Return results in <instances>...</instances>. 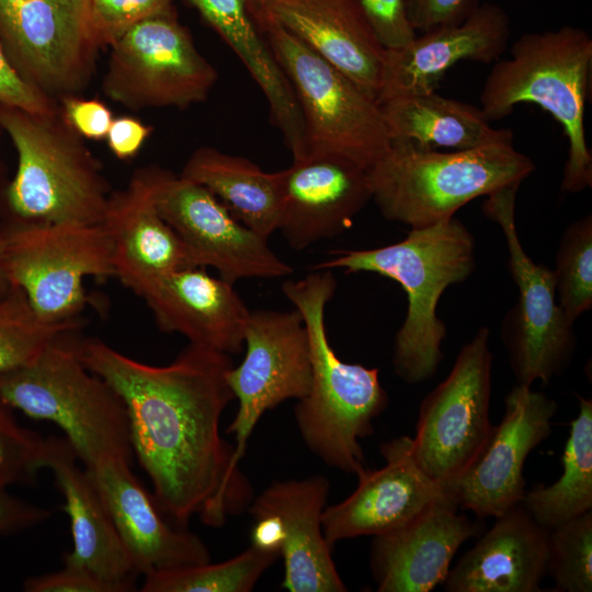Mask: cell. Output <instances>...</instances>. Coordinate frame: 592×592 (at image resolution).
Here are the masks:
<instances>
[{
  "label": "cell",
  "instance_id": "obj_31",
  "mask_svg": "<svg viewBox=\"0 0 592 592\" xmlns=\"http://www.w3.org/2000/svg\"><path fill=\"white\" fill-rule=\"evenodd\" d=\"M578 415L572 420L562 453V473L549 486L525 491L521 504L544 528L551 530L592 510V400L577 395Z\"/></svg>",
  "mask_w": 592,
  "mask_h": 592
},
{
  "label": "cell",
  "instance_id": "obj_30",
  "mask_svg": "<svg viewBox=\"0 0 592 592\" xmlns=\"http://www.w3.org/2000/svg\"><path fill=\"white\" fill-rule=\"evenodd\" d=\"M180 175L206 187L260 237L269 239L278 229L280 171L265 172L244 157L201 147L190 156Z\"/></svg>",
  "mask_w": 592,
  "mask_h": 592
},
{
  "label": "cell",
  "instance_id": "obj_12",
  "mask_svg": "<svg viewBox=\"0 0 592 592\" xmlns=\"http://www.w3.org/2000/svg\"><path fill=\"white\" fill-rule=\"evenodd\" d=\"M489 338V329L479 328L460 349L446 378L419 407L412 453L421 469L442 488L473 462L491 428L493 356Z\"/></svg>",
  "mask_w": 592,
  "mask_h": 592
},
{
  "label": "cell",
  "instance_id": "obj_8",
  "mask_svg": "<svg viewBox=\"0 0 592 592\" xmlns=\"http://www.w3.org/2000/svg\"><path fill=\"white\" fill-rule=\"evenodd\" d=\"M250 9L300 107L304 158L332 155L368 170L391 143L380 105L264 10Z\"/></svg>",
  "mask_w": 592,
  "mask_h": 592
},
{
  "label": "cell",
  "instance_id": "obj_25",
  "mask_svg": "<svg viewBox=\"0 0 592 592\" xmlns=\"http://www.w3.org/2000/svg\"><path fill=\"white\" fill-rule=\"evenodd\" d=\"M254 9L264 10L377 101L386 48L356 0H271Z\"/></svg>",
  "mask_w": 592,
  "mask_h": 592
},
{
  "label": "cell",
  "instance_id": "obj_19",
  "mask_svg": "<svg viewBox=\"0 0 592 592\" xmlns=\"http://www.w3.org/2000/svg\"><path fill=\"white\" fill-rule=\"evenodd\" d=\"M278 229L296 251L346 231L372 201L367 170L338 156L293 160L280 171Z\"/></svg>",
  "mask_w": 592,
  "mask_h": 592
},
{
  "label": "cell",
  "instance_id": "obj_16",
  "mask_svg": "<svg viewBox=\"0 0 592 592\" xmlns=\"http://www.w3.org/2000/svg\"><path fill=\"white\" fill-rule=\"evenodd\" d=\"M329 489L321 475L274 481L247 508L255 522L251 544L280 553L289 592L348 591L322 530Z\"/></svg>",
  "mask_w": 592,
  "mask_h": 592
},
{
  "label": "cell",
  "instance_id": "obj_26",
  "mask_svg": "<svg viewBox=\"0 0 592 592\" xmlns=\"http://www.w3.org/2000/svg\"><path fill=\"white\" fill-rule=\"evenodd\" d=\"M112 244L114 276L136 295L155 278L195 267L174 229L159 214L148 168L112 192L101 224Z\"/></svg>",
  "mask_w": 592,
  "mask_h": 592
},
{
  "label": "cell",
  "instance_id": "obj_29",
  "mask_svg": "<svg viewBox=\"0 0 592 592\" xmlns=\"http://www.w3.org/2000/svg\"><path fill=\"white\" fill-rule=\"evenodd\" d=\"M379 105L391 140L454 150L513 143L512 132L491 127L480 107L435 91L396 96Z\"/></svg>",
  "mask_w": 592,
  "mask_h": 592
},
{
  "label": "cell",
  "instance_id": "obj_40",
  "mask_svg": "<svg viewBox=\"0 0 592 592\" xmlns=\"http://www.w3.org/2000/svg\"><path fill=\"white\" fill-rule=\"evenodd\" d=\"M26 592H111L109 587L84 567L65 562L59 571L27 578Z\"/></svg>",
  "mask_w": 592,
  "mask_h": 592
},
{
  "label": "cell",
  "instance_id": "obj_43",
  "mask_svg": "<svg viewBox=\"0 0 592 592\" xmlns=\"http://www.w3.org/2000/svg\"><path fill=\"white\" fill-rule=\"evenodd\" d=\"M50 512L25 502L0 486V535L14 534L49 519Z\"/></svg>",
  "mask_w": 592,
  "mask_h": 592
},
{
  "label": "cell",
  "instance_id": "obj_14",
  "mask_svg": "<svg viewBox=\"0 0 592 592\" xmlns=\"http://www.w3.org/2000/svg\"><path fill=\"white\" fill-rule=\"evenodd\" d=\"M244 344L243 361L232 365L226 375L239 403L226 430L236 439L232 462L237 468L261 417L285 400H299L311 384L308 337L297 309L250 310Z\"/></svg>",
  "mask_w": 592,
  "mask_h": 592
},
{
  "label": "cell",
  "instance_id": "obj_41",
  "mask_svg": "<svg viewBox=\"0 0 592 592\" xmlns=\"http://www.w3.org/2000/svg\"><path fill=\"white\" fill-rule=\"evenodd\" d=\"M406 3L415 32L460 22L479 4L478 0H406Z\"/></svg>",
  "mask_w": 592,
  "mask_h": 592
},
{
  "label": "cell",
  "instance_id": "obj_45",
  "mask_svg": "<svg viewBox=\"0 0 592 592\" xmlns=\"http://www.w3.org/2000/svg\"><path fill=\"white\" fill-rule=\"evenodd\" d=\"M4 225L0 226V299H2L12 288V285L8 278L5 267H4V261H3V252H4Z\"/></svg>",
  "mask_w": 592,
  "mask_h": 592
},
{
  "label": "cell",
  "instance_id": "obj_2",
  "mask_svg": "<svg viewBox=\"0 0 592 592\" xmlns=\"http://www.w3.org/2000/svg\"><path fill=\"white\" fill-rule=\"evenodd\" d=\"M475 239L455 216L434 225L411 228L407 237L388 246L330 251L315 270L345 273L373 272L400 284L407 294L406 318L392 345L397 376L414 385L432 378L444 354L446 325L437 316L444 291L467 280L476 267Z\"/></svg>",
  "mask_w": 592,
  "mask_h": 592
},
{
  "label": "cell",
  "instance_id": "obj_44",
  "mask_svg": "<svg viewBox=\"0 0 592 592\" xmlns=\"http://www.w3.org/2000/svg\"><path fill=\"white\" fill-rule=\"evenodd\" d=\"M152 128L136 118L124 116L112 121L106 135L111 151L119 159L134 157Z\"/></svg>",
  "mask_w": 592,
  "mask_h": 592
},
{
  "label": "cell",
  "instance_id": "obj_33",
  "mask_svg": "<svg viewBox=\"0 0 592 592\" xmlns=\"http://www.w3.org/2000/svg\"><path fill=\"white\" fill-rule=\"evenodd\" d=\"M79 326L80 322H44L34 312L23 292L12 286L0 299V376L30 364L52 342Z\"/></svg>",
  "mask_w": 592,
  "mask_h": 592
},
{
  "label": "cell",
  "instance_id": "obj_34",
  "mask_svg": "<svg viewBox=\"0 0 592 592\" xmlns=\"http://www.w3.org/2000/svg\"><path fill=\"white\" fill-rule=\"evenodd\" d=\"M556 295L567 318L574 322L592 307V216L573 221L563 231L554 270Z\"/></svg>",
  "mask_w": 592,
  "mask_h": 592
},
{
  "label": "cell",
  "instance_id": "obj_24",
  "mask_svg": "<svg viewBox=\"0 0 592 592\" xmlns=\"http://www.w3.org/2000/svg\"><path fill=\"white\" fill-rule=\"evenodd\" d=\"M79 463L66 439H45L42 469L52 471L65 499L62 509L70 521L73 546L64 555V561L84 567L111 592L133 591L139 573L118 537L92 477Z\"/></svg>",
  "mask_w": 592,
  "mask_h": 592
},
{
  "label": "cell",
  "instance_id": "obj_23",
  "mask_svg": "<svg viewBox=\"0 0 592 592\" xmlns=\"http://www.w3.org/2000/svg\"><path fill=\"white\" fill-rule=\"evenodd\" d=\"M231 284L204 267L175 271L149 282L137 296L163 332L228 355L241 352L250 310Z\"/></svg>",
  "mask_w": 592,
  "mask_h": 592
},
{
  "label": "cell",
  "instance_id": "obj_35",
  "mask_svg": "<svg viewBox=\"0 0 592 592\" xmlns=\"http://www.w3.org/2000/svg\"><path fill=\"white\" fill-rule=\"evenodd\" d=\"M547 576L556 591H592L591 511L548 530Z\"/></svg>",
  "mask_w": 592,
  "mask_h": 592
},
{
  "label": "cell",
  "instance_id": "obj_11",
  "mask_svg": "<svg viewBox=\"0 0 592 592\" xmlns=\"http://www.w3.org/2000/svg\"><path fill=\"white\" fill-rule=\"evenodd\" d=\"M110 47L104 93L133 110L203 102L218 77L173 10L137 23Z\"/></svg>",
  "mask_w": 592,
  "mask_h": 592
},
{
  "label": "cell",
  "instance_id": "obj_18",
  "mask_svg": "<svg viewBox=\"0 0 592 592\" xmlns=\"http://www.w3.org/2000/svg\"><path fill=\"white\" fill-rule=\"evenodd\" d=\"M380 453L385 460L382 468L366 467L356 476L357 486L346 499L325 508L322 530L331 546L388 532L433 502L449 498L415 462L410 436L383 443Z\"/></svg>",
  "mask_w": 592,
  "mask_h": 592
},
{
  "label": "cell",
  "instance_id": "obj_10",
  "mask_svg": "<svg viewBox=\"0 0 592 592\" xmlns=\"http://www.w3.org/2000/svg\"><path fill=\"white\" fill-rule=\"evenodd\" d=\"M520 183L486 196L485 216L502 229L508 269L517 288V300L506 314L501 337L519 385L548 384L570 364L577 348L571 322L556 301L554 270L535 263L524 251L515 226Z\"/></svg>",
  "mask_w": 592,
  "mask_h": 592
},
{
  "label": "cell",
  "instance_id": "obj_37",
  "mask_svg": "<svg viewBox=\"0 0 592 592\" xmlns=\"http://www.w3.org/2000/svg\"><path fill=\"white\" fill-rule=\"evenodd\" d=\"M173 0H90L89 26L98 48L111 46L137 23L173 10Z\"/></svg>",
  "mask_w": 592,
  "mask_h": 592
},
{
  "label": "cell",
  "instance_id": "obj_27",
  "mask_svg": "<svg viewBox=\"0 0 592 592\" xmlns=\"http://www.w3.org/2000/svg\"><path fill=\"white\" fill-rule=\"evenodd\" d=\"M442 585L447 592H538L547 577L548 530L521 503L494 517Z\"/></svg>",
  "mask_w": 592,
  "mask_h": 592
},
{
  "label": "cell",
  "instance_id": "obj_13",
  "mask_svg": "<svg viewBox=\"0 0 592 592\" xmlns=\"http://www.w3.org/2000/svg\"><path fill=\"white\" fill-rule=\"evenodd\" d=\"M148 172L155 205L195 267H214L231 284L293 273L267 239L239 223L206 187L159 168H148Z\"/></svg>",
  "mask_w": 592,
  "mask_h": 592
},
{
  "label": "cell",
  "instance_id": "obj_36",
  "mask_svg": "<svg viewBox=\"0 0 592 592\" xmlns=\"http://www.w3.org/2000/svg\"><path fill=\"white\" fill-rule=\"evenodd\" d=\"M0 397V486L30 480L42 469L45 439L21 426Z\"/></svg>",
  "mask_w": 592,
  "mask_h": 592
},
{
  "label": "cell",
  "instance_id": "obj_3",
  "mask_svg": "<svg viewBox=\"0 0 592 592\" xmlns=\"http://www.w3.org/2000/svg\"><path fill=\"white\" fill-rule=\"evenodd\" d=\"M335 288L331 270H315L282 285L303 317L311 366L310 389L294 415L312 454L329 467L357 476L366 468L360 440L374 433L373 421L387 408L388 395L377 367L343 362L329 342L325 310Z\"/></svg>",
  "mask_w": 592,
  "mask_h": 592
},
{
  "label": "cell",
  "instance_id": "obj_20",
  "mask_svg": "<svg viewBox=\"0 0 592 592\" xmlns=\"http://www.w3.org/2000/svg\"><path fill=\"white\" fill-rule=\"evenodd\" d=\"M510 37L505 10L485 2L460 22L436 26L402 47L386 49L377 103L434 92L446 71L460 60L497 61Z\"/></svg>",
  "mask_w": 592,
  "mask_h": 592
},
{
  "label": "cell",
  "instance_id": "obj_38",
  "mask_svg": "<svg viewBox=\"0 0 592 592\" xmlns=\"http://www.w3.org/2000/svg\"><path fill=\"white\" fill-rule=\"evenodd\" d=\"M356 2L386 49L402 47L417 36L408 18L406 0H356Z\"/></svg>",
  "mask_w": 592,
  "mask_h": 592
},
{
  "label": "cell",
  "instance_id": "obj_28",
  "mask_svg": "<svg viewBox=\"0 0 592 592\" xmlns=\"http://www.w3.org/2000/svg\"><path fill=\"white\" fill-rule=\"evenodd\" d=\"M244 65L263 92L273 124L293 160L306 152L305 125L294 90L258 26L248 0H186Z\"/></svg>",
  "mask_w": 592,
  "mask_h": 592
},
{
  "label": "cell",
  "instance_id": "obj_42",
  "mask_svg": "<svg viewBox=\"0 0 592 592\" xmlns=\"http://www.w3.org/2000/svg\"><path fill=\"white\" fill-rule=\"evenodd\" d=\"M61 113L79 135L93 139L106 137L113 121L111 111L102 102L71 95L62 98Z\"/></svg>",
  "mask_w": 592,
  "mask_h": 592
},
{
  "label": "cell",
  "instance_id": "obj_6",
  "mask_svg": "<svg viewBox=\"0 0 592 592\" xmlns=\"http://www.w3.org/2000/svg\"><path fill=\"white\" fill-rule=\"evenodd\" d=\"M0 126L18 152L7 190L14 221L101 225L111 197L98 161L62 113L0 103Z\"/></svg>",
  "mask_w": 592,
  "mask_h": 592
},
{
  "label": "cell",
  "instance_id": "obj_17",
  "mask_svg": "<svg viewBox=\"0 0 592 592\" xmlns=\"http://www.w3.org/2000/svg\"><path fill=\"white\" fill-rule=\"evenodd\" d=\"M504 406L501 422L491 425L473 462L443 486L458 508L470 510L479 519L497 517L521 503L526 458L550 435L558 409L546 394L519 384L506 394Z\"/></svg>",
  "mask_w": 592,
  "mask_h": 592
},
{
  "label": "cell",
  "instance_id": "obj_22",
  "mask_svg": "<svg viewBox=\"0 0 592 592\" xmlns=\"http://www.w3.org/2000/svg\"><path fill=\"white\" fill-rule=\"evenodd\" d=\"M449 498L411 520L373 536L371 569L379 592H430L446 578L459 547L485 532L479 521L457 514Z\"/></svg>",
  "mask_w": 592,
  "mask_h": 592
},
{
  "label": "cell",
  "instance_id": "obj_4",
  "mask_svg": "<svg viewBox=\"0 0 592 592\" xmlns=\"http://www.w3.org/2000/svg\"><path fill=\"white\" fill-rule=\"evenodd\" d=\"M591 66L592 37L581 27L523 34L511 46V57L494 62L479 98L489 122L510 115L517 104L533 103L561 125L568 140L561 189L568 193L592 185L584 129Z\"/></svg>",
  "mask_w": 592,
  "mask_h": 592
},
{
  "label": "cell",
  "instance_id": "obj_32",
  "mask_svg": "<svg viewBox=\"0 0 592 592\" xmlns=\"http://www.w3.org/2000/svg\"><path fill=\"white\" fill-rule=\"evenodd\" d=\"M280 557L277 550L251 544L223 562L210 561L145 577L143 592H248Z\"/></svg>",
  "mask_w": 592,
  "mask_h": 592
},
{
  "label": "cell",
  "instance_id": "obj_9",
  "mask_svg": "<svg viewBox=\"0 0 592 592\" xmlns=\"http://www.w3.org/2000/svg\"><path fill=\"white\" fill-rule=\"evenodd\" d=\"M3 261L37 317L49 325L80 322L88 276H114L112 244L102 225H4Z\"/></svg>",
  "mask_w": 592,
  "mask_h": 592
},
{
  "label": "cell",
  "instance_id": "obj_7",
  "mask_svg": "<svg viewBox=\"0 0 592 592\" xmlns=\"http://www.w3.org/2000/svg\"><path fill=\"white\" fill-rule=\"evenodd\" d=\"M67 334L30 364L0 376V397L29 418L55 423L87 469L109 457L132 463L123 399L82 363Z\"/></svg>",
  "mask_w": 592,
  "mask_h": 592
},
{
  "label": "cell",
  "instance_id": "obj_21",
  "mask_svg": "<svg viewBox=\"0 0 592 592\" xmlns=\"http://www.w3.org/2000/svg\"><path fill=\"white\" fill-rule=\"evenodd\" d=\"M130 464L109 457L86 469L137 572L146 576L210 561L209 549L200 536L168 523Z\"/></svg>",
  "mask_w": 592,
  "mask_h": 592
},
{
  "label": "cell",
  "instance_id": "obj_46",
  "mask_svg": "<svg viewBox=\"0 0 592 592\" xmlns=\"http://www.w3.org/2000/svg\"><path fill=\"white\" fill-rule=\"evenodd\" d=\"M250 7L260 8L271 0H248Z\"/></svg>",
  "mask_w": 592,
  "mask_h": 592
},
{
  "label": "cell",
  "instance_id": "obj_1",
  "mask_svg": "<svg viewBox=\"0 0 592 592\" xmlns=\"http://www.w3.org/2000/svg\"><path fill=\"white\" fill-rule=\"evenodd\" d=\"M82 363L124 401L133 453L153 498L175 526L194 515L220 527L248 508L252 488L234 465L235 446L219 433L234 400L230 355L189 344L164 366L136 361L99 339L76 342Z\"/></svg>",
  "mask_w": 592,
  "mask_h": 592
},
{
  "label": "cell",
  "instance_id": "obj_39",
  "mask_svg": "<svg viewBox=\"0 0 592 592\" xmlns=\"http://www.w3.org/2000/svg\"><path fill=\"white\" fill-rule=\"evenodd\" d=\"M0 103L31 113L48 114L57 109L52 98L26 81L13 67L0 43Z\"/></svg>",
  "mask_w": 592,
  "mask_h": 592
},
{
  "label": "cell",
  "instance_id": "obj_5",
  "mask_svg": "<svg viewBox=\"0 0 592 592\" xmlns=\"http://www.w3.org/2000/svg\"><path fill=\"white\" fill-rule=\"evenodd\" d=\"M534 170L513 143L442 152L391 140L367 175L384 218L421 228L455 216L477 197L521 184Z\"/></svg>",
  "mask_w": 592,
  "mask_h": 592
},
{
  "label": "cell",
  "instance_id": "obj_15",
  "mask_svg": "<svg viewBox=\"0 0 592 592\" xmlns=\"http://www.w3.org/2000/svg\"><path fill=\"white\" fill-rule=\"evenodd\" d=\"M90 0H0V43L19 73L50 95L81 88L93 66Z\"/></svg>",
  "mask_w": 592,
  "mask_h": 592
}]
</instances>
